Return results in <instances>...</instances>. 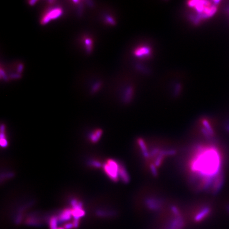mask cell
Instances as JSON below:
<instances>
[{"label":"cell","instance_id":"22","mask_svg":"<svg viewBox=\"0 0 229 229\" xmlns=\"http://www.w3.org/2000/svg\"><path fill=\"white\" fill-rule=\"evenodd\" d=\"M91 165L96 168H99L101 166V163L97 161H92L91 162Z\"/></svg>","mask_w":229,"mask_h":229},{"label":"cell","instance_id":"5","mask_svg":"<svg viewBox=\"0 0 229 229\" xmlns=\"http://www.w3.org/2000/svg\"><path fill=\"white\" fill-rule=\"evenodd\" d=\"M201 124L202 127L200 128V131L203 136L208 140H213L215 132L210 122L208 119L204 118L201 121Z\"/></svg>","mask_w":229,"mask_h":229},{"label":"cell","instance_id":"23","mask_svg":"<svg viewBox=\"0 0 229 229\" xmlns=\"http://www.w3.org/2000/svg\"><path fill=\"white\" fill-rule=\"evenodd\" d=\"M64 228L65 229H72V228H74L73 223H68L66 224H65Z\"/></svg>","mask_w":229,"mask_h":229},{"label":"cell","instance_id":"24","mask_svg":"<svg viewBox=\"0 0 229 229\" xmlns=\"http://www.w3.org/2000/svg\"><path fill=\"white\" fill-rule=\"evenodd\" d=\"M73 224L74 228H78V224H79L78 220H75L74 221H73Z\"/></svg>","mask_w":229,"mask_h":229},{"label":"cell","instance_id":"20","mask_svg":"<svg viewBox=\"0 0 229 229\" xmlns=\"http://www.w3.org/2000/svg\"><path fill=\"white\" fill-rule=\"evenodd\" d=\"M171 210L173 212V214L175 215V216H178L180 215V211L179 210L178 208H177L175 205H173L171 206Z\"/></svg>","mask_w":229,"mask_h":229},{"label":"cell","instance_id":"6","mask_svg":"<svg viewBox=\"0 0 229 229\" xmlns=\"http://www.w3.org/2000/svg\"><path fill=\"white\" fill-rule=\"evenodd\" d=\"M62 14V9L59 8L51 9L49 11H46L41 18V22L43 24H47L51 20L56 19L60 16Z\"/></svg>","mask_w":229,"mask_h":229},{"label":"cell","instance_id":"2","mask_svg":"<svg viewBox=\"0 0 229 229\" xmlns=\"http://www.w3.org/2000/svg\"><path fill=\"white\" fill-rule=\"evenodd\" d=\"M218 1H190L188 4L191 10V16L195 23L213 16L218 9Z\"/></svg>","mask_w":229,"mask_h":229},{"label":"cell","instance_id":"19","mask_svg":"<svg viewBox=\"0 0 229 229\" xmlns=\"http://www.w3.org/2000/svg\"><path fill=\"white\" fill-rule=\"evenodd\" d=\"M150 171L151 172V174L153 175L154 177H157L158 175V170H157V167L153 163H152L150 165Z\"/></svg>","mask_w":229,"mask_h":229},{"label":"cell","instance_id":"3","mask_svg":"<svg viewBox=\"0 0 229 229\" xmlns=\"http://www.w3.org/2000/svg\"><path fill=\"white\" fill-rule=\"evenodd\" d=\"M121 163L115 160L109 159L103 165V168L106 174L111 180L117 181L119 179V169Z\"/></svg>","mask_w":229,"mask_h":229},{"label":"cell","instance_id":"9","mask_svg":"<svg viewBox=\"0 0 229 229\" xmlns=\"http://www.w3.org/2000/svg\"><path fill=\"white\" fill-rule=\"evenodd\" d=\"M119 176V179H121L123 183H129L131 180L130 176L127 172L126 168L121 163L120 165Z\"/></svg>","mask_w":229,"mask_h":229},{"label":"cell","instance_id":"7","mask_svg":"<svg viewBox=\"0 0 229 229\" xmlns=\"http://www.w3.org/2000/svg\"><path fill=\"white\" fill-rule=\"evenodd\" d=\"M210 208L208 206H204L194 217V220L196 222L202 221L203 219L207 217L210 213Z\"/></svg>","mask_w":229,"mask_h":229},{"label":"cell","instance_id":"4","mask_svg":"<svg viewBox=\"0 0 229 229\" xmlns=\"http://www.w3.org/2000/svg\"><path fill=\"white\" fill-rule=\"evenodd\" d=\"M146 207L150 210L158 211L161 208L163 204V200L160 197L150 196L144 200Z\"/></svg>","mask_w":229,"mask_h":229},{"label":"cell","instance_id":"18","mask_svg":"<svg viewBox=\"0 0 229 229\" xmlns=\"http://www.w3.org/2000/svg\"><path fill=\"white\" fill-rule=\"evenodd\" d=\"M84 43L86 46V49L88 51H91L92 49V41L89 38H86L84 40Z\"/></svg>","mask_w":229,"mask_h":229},{"label":"cell","instance_id":"16","mask_svg":"<svg viewBox=\"0 0 229 229\" xmlns=\"http://www.w3.org/2000/svg\"><path fill=\"white\" fill-rule=\"evenodd\" d=\"M164 158H165V156H162L161 154L159 153V155H158L154 158V161L153 163L154 165H155L157 168L160 167L163 161Z\"/></svg>","mask_w":229,"mask_h":229},{"label":"cell","instance_id":"12","mask_svg":"<svg viewBox=\"0 0 229 229\" xmlns=\"http://www.w3.org/2000/svg\"><path fill=\"white\" fill-rule=\"evenodd\" d=\"M72 216V210H65L59 215V220L61 221H66L69 220Z\"/></svg>","mask_w":229,"mask_h":229},{"label":"cell","instance_id":"8","mask_svg":"<svg viewBox=\"0 0 229 229\" xmlns=\"http://www.w3.org/2000/svg\"><path fill=\"white\" fill-rule=\"evenodd\" d=\"M183 224L184 222L182 216L181 215L175 216L170 222L168 229H181Z\"/></svg>","mask_w":229,"mask_h":229},{"label":"cell","instance_id":"15","mask_svg":"<svg viewBox=\"0 0 229 229\" xmlns=\"http://www.w3.org/2000/svg\"><path fill=\"white\" fill-rule=\"evenodd\" d=\"M160 153L164 156H173L176 154V151L174 149H162Z\"/></svg>","mask_w":229,"mask_h":229},{"label":"cell","instance_id":"10","mask_svg":"<svg viewBox=\"0 0 229 229\" xmlns=\"http://www.w3.org/2000/svg\"><path fill=\"white\" fill-rule=\"evenodd\" d=\"M138 146H139L141 151L143 157L145 159H150V153L148 148L146 146L145 141L142 138H139L137 140Z\"/></svg>","mask_w":229,"mask_h":229},{"label":"cell","instance_id":"21","mask_svg":"<svg viewBox=\"0 0 229 229\" xmlns=\"http://www.w3.org/2000/svg\"><path fill=\"white\" fill-rule=\"evenodd\" d=\"M8 142L6 140V138H1V146L3 148H6L8 146Z\"/></svg>","mask_w":229,"mask_h":229},{"label":"cell","instance_id":"1","mask_svg":"<svg viewBox=\"0 0 229 229\" xmlns=\"http://www.w3.org/2000/svg\"><path fill=\"white\" fill-rule=\"evenodd\" d=\"M189 168L190 179L200 182L199 188L211 191L216 178L222 173V156L220 150L212 142L197 144L193 149Z\"/></svg>","mask_w":229,"mask_h":229},{"label":"cell","instance_id":"13","mask_svg":"<svg viewBox=\"0 0 229 229\" xmlns=\"http://www.w3.org/2000/svg\"><path fill=\"white\" fill-rule=\"evenodd\" d=\"M103 132L100 129H97L94 132L92 133L90 135V140L92 142L96 143L100 139L101 135H102Z\"/></svg>","mask_w":229,"mask_h":229},{"label":"cell","instance_id":"17","mask_svg":"<svg viewBox=\"0 0 229 229\" xmlns=\"http://www.w3.org/2000/svg\"><path fill=\"white\" fill-rule=\"evenodd\" d=\"M57 218L56 217H52L50 220V228L51 229H57Z\"/></svg>","mask_w":229,"mask_h":229},{"label":"cell","instance_id":"25","mask_svg":"<svg viewBox=\"0 0 229 229\" xmlns=\"http://www.w3.org/2000/svg\"><path fill=\"white\" fill-rule=\"evenodd\" d=\"M57 229H65L64 228H58Z\"/></svg>","mask_w":229,"mask_h":229},{"label":"cell","instance_id":"11","mask_svg":"<svg viewBox=\"0 0 229 229\" xmlns=\"http://www.w3.org/2000/svg\"><path fill=\"white\" fill-rule=\"evenodd\" d=\"M150 53V50L148 47L141 46L135 50V55L136 56L145 57L148 56Z\"/></svg>","mask_w":229,"mask_h":229},{"label":"cell","instance_id":"14","mask_svg":"<svg viewBox=\"0 0 229 229\" xmlns=\"http://www.w3.org/2000/svg\"><path fill=\"white\" fill-rule=\"evenodd\" d=\"M85 212L82 208L73 209L72 210V216L75 218V220H78L79 218L84 215Z\"/></svg>","mask_w":229,"mask_h":229}]
</instances>
